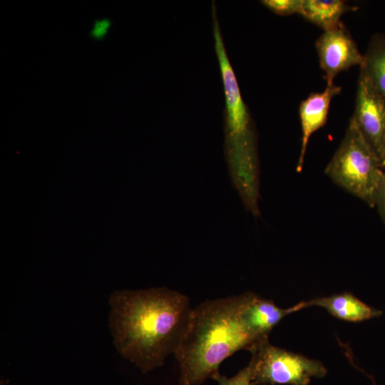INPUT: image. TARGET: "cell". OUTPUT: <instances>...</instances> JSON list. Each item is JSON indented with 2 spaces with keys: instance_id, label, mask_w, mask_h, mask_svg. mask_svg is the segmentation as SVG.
<instances>
[{
  "instance_id": "cell-13",
  "label": "cell",
  "mask_w": 385,
  "mask_h": 385,
  "mask_svg": "<svg viewBox=\"0 0 385 385\" xmlns=\"http://www.w3.org/2000/svg\"><path fill=\"white\" fill-rule=\"evenodd\" d=\"M261 4L280 16L300 13L302 0H262Z\"/></svg>"
},
{
  "instance_id": "cell-11",
  "label": "cell",
  "mask_w": 385,
  "mask_h": 385,
  "mask_svg": "<svg viewBox=\"0 0 385 385\" xmlns=\"http://www.w3.org/2000/svg\"><path fill=\"white\" fill-rule=\"evenodd\" d=\"M354 9L341 0H302L299 14L327 31L337 26L342 16Z\"/></svg>"
},
{
  "instance_id": "cell-2",
  "label": "cell",
  "mask_w": 385,
  "mask_h": 385,
  "mask_svg": "<svg viewBox=\"0 0 385 385\" xmlns=\"http://www.w3.org/2000/svg\"><path fill=\"white\" fill-rule=\"evenodd\" d=\"M240 301L241 294L207 300L192 309L174 353L180 370L179 385H199L212 379L225 359L261 342L241 322Z\"/></svg>"
},
{
  "instance_id": "cell-10",
  "label": "cell",
  "mask_w": 385,
  "mask_h": 385,
  "mask_svg": "<svg viewBox=\"0 0 385 385\" xmlns=\"http://www.w3.org/2000/svg\"><path fill=\"white\" fill-rule=\"evenodd\" d=\"M304 308L312 306L325 309L337 319L359 322L379 317L382 312L369 306L349 292L322 297L303 302Z\"/></svg>"
},
{
  "instance_id": "cell-5",
  "label": "cell",
  "mask_w": 385,
  "mask_h": 385,
  "mask_svg": "<svg viewBox=\"0 0 385 385\" xmlns=\"http://www.w3.org/2000/svg\"><path fill=\"white\" fill-rule=\"evenodd\" d=\"M215 50L219 62L225 97L224 147L248 148L257 145V135L249 109L242 98L222 36L214 35Z\"/></svg>"
},
{
  "instance_id": "cell-17",
  "label": "cell",
  "mask_w": 385,
  "mask_h": 385,
  "mask_svg": "<svg viewBox=\"0 0 385 385\" xmlns=\"http://www.w3.org/2000/svg\"><path fill=\"white\" fill-rule=\"evenodd\" d=\"M381 168H382L384 173L385 174V157L381 161Z\"/></svg>"
},
{
  "instance_id": "cell-8",
  "label": "cell",
  "mask_w": 385,
  "mask_h": 385,
  "mask_svg": "<svg viewBox=\"0 0 385 385\" xmlns=\"http://www.w3.org/2000/svg\"><path fill=\"white\" fill-rule=\"evenodd\" d=\"M304 308L302 302L283 309L277 306L273 301L262 298L255 293L246 292L241 294L239 305V317L258 340L268 339L272 329L287 315Z\"/></svg>"
},
{
  "instance_id": "cell-1",
  "label": "cell",
  "mask_w": 385,
  "mask_h": 385,
  "mask_svg": "<svg viewBox=\"0 0 385 385\" xmlns=\"http://www.w3.org/2000/svg\"><path fill=\"white\" fill-rule=\"evenodd\" d=\"M109 304L115 349L143 373L174 354L192 309L186 295L166 287L114 291Z\"/></svg>"
},
{
  "instance_id": "cell-4",
  "label": "cell",
  "mask_w": 385,
  "mask_h": 385,
  "mask_svg": "<svg viewBox=\"0 0 385 385\" xmlns=\"http://www.w3.org/2000/svg\"><path fill=\"white\" fill-rule=\"evenodd\" d=\"M250 351L254 385H307L312 377L327 374L320 361L273 346L268 339L254 345Z\"/></svg>"
},
{
  "instance_id": "cell-9",
  "label": "cell",
  "mask_w": 385,
  "mask_h": 385,
  "mask_svg": "<svg viewBox=\"0 0 385 385\" xmlns=\"http://www.w3.org/2000/svg\"><path fill=\"white\" fill-rule=\"evenodd\" d=\"M342 87L334 84L327 86L322 92L312 93L299 105V118L302 126L301 150L296 170L302 172L306 150L310 136L325 125L332 98L340 93Z\"/></svg>"
},
{
  "instance_id": "cell-12",
  "label": "cell",
  "mask_w": 385,
  "mask_h": 385,
  "mask_svg": "<svg viewBox=\"0 0 385 385\" xmlns=\"http://www.w3.org/2000/svg\"><path fill=\"white\" fill-rule=\"evenodd\" d=\"M364 55L360 72L371 81L376 91L385 98V34H374Z\"/></svg>"
},
{
  "instance_id": "cell-15",
  "label": "cell",
  "mask_w": 385,
  "mask_h": 385,
  "mask_svg": "<svg viewBox=\"0 0 385 385\" xmlns=\"http://www.w3.org/2000/svg\"><path fill=\"white\" fill-rule=\"evenodd\" d=\"M112 25L111 19L104 18L94 21L90 35L96 40H101L106 36Z\"/></svg>"
},
{
  "instance_id": "cell-7",
  "label": "cell",
  "mask_w": 385,
  "mask_h": 385,
  "mask_svg": "<svg viewBox=\"0 0 385 385\" xmlns=\"http://www.w3.org/2000/svg\"><path fill=\"white\" fill-rule=\"evenodd\" d=\"M315 46L327 86L334 84L339 73L363 64L364 55L342 22L324 31L317 39Z\"/></svg>"
},
{
  "instance_id": "cell-14",
  "label": "cell",
  "mask_w": 385,
  "mask_h": 385,
  "mask_svg": "<svg viewBox=\"0 0 385 385\" xmlns=\"http://www.w3.org/2000/svg\"><path fill=\"white\" fill-rule=\"evenodd\" d=\"M212 379L216 380L219 385H254L252 369L249 364L231 378H227L218 373Z\"/></svg>"
},
{
  "instance_id": "cell-16",
  "label": "cell",
  "mask_w": 385,
  "mask_h": 385,
  "mask_svg": "<svg viewBox=\"0 0 385 385\" xmlns=\"http://www.w3.org/2000/svg\"><path fill=\"white\" fill-rule=\"evenodd\" d=\"M375 206L377 208V210L379 212V214L383 222L385 224V174L384 173L383 180L379 185V188L376 193Z\"/></svg>"
},
{
  "instance_id": "cell-3",
  "label": "cell",
  "mask_w": 385,
  "mask_h": 385,
  "mask_svg": "<svg viewBox=\"0 0 385 385\" xmlns=\"http://www.w3.org/2000/svg\"><path fill=\"white\" fill-rule=\"evenodd\" d=\"M324 173L337 185L375 207L384 178L381 162L351 118Z\"/></svg>"
},
{
  "instance_id": "cell-6",
  "label": "cell",
  "mask_w": 385,
  "mask_h": 385,
  "mask_svg": "<svg viewBox=\"0 0 385 385\" xmlns=\"http://www.w3.org/2000/svg\"><path fill=\"white\" fill-rule=\"evenodd\" d=\"M351 118L381 162L385 157V98L361 72Z\"/></svg>"
}]
</instances>
